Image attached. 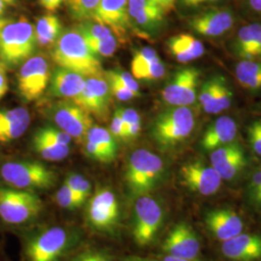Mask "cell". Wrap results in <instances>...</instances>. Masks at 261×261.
I'll return each mask as SVG.
<instances>
[{"mask_svg":"<svg viewBox=\"0 0 261 261\" xmlns=\"http://www.w3.org/2000/svg\"><path fill=\"white\" fill-rule=\"evenodd\" d=\"M208 232L217 241L224 242L244 232L245 224L241 216L231 208H215L204 217Z\"/></svg>","mask_w":261,"mask_h":261,"instance_id":"cell-18","label":"cell"},{"mask_svg":"<svg viewBox=\"0 0 261 261\" xmlns=\"http://www.w3.org/2000/svg\"><path fill=\"white\" fill-rule=\"evenodd\" d=\"M65 184L70 187L76 195L84 198V200H87L91 194L90 182L81 174L73 173L69 175L65 180Z\"/></svg>","mask_w":261,"mask_h":261,"instance_id":"cell-37","label":"cell"},{"mask_svg":"<svg viewBox=\"0 0 261 261\" xmlns=\"http://www.w3.org/2000/svg\"><path fill=\"white\" fill-rule=\"evenodd\" d=\"M181 3L188 8H207L212 6H220L224 0H180Z\"/></svg>","mask_w":261,"mask_h":261,"instance_id":"cell-46","label":"cell"},{"mask_svg":"<svg viewBox=\"0 0 261 261\" xmlns=\"http://www.w3.org/2000/svg\"><path fill=\"white\" fill-rule=\"evenodd\" d=\"M239 125L229 115H221L211 122L203 132L199 141L200 148L206 153L237 140Z\"/></svg>","mask_w":261,"mask_h":261,"instance_id":"cell-20","label":"cell"},{"mask_svg":"<svg viewBox=\"0 0 261 261\" xmlns=\"http://www.w3.org/2000/svg\"><path fill=\"white\" fill-rule=\"evenodd\" d=\"M196 126V113L191 107H168L155 117L150 134L159 147L173 149L192 137Z\"/></svg>","mask_w":261,"mask_h":261,"instance_id":"cell-2","label":"cell"},{"mask_svg":"<svg viewBox=\"0 0 261 261\" xmlns=\"http://www.w3.org/2000/svg\"><path fill=\"white\" fill-rule=\"evenodd\" d=\"M84 140L93 142L98 147L106 151L113 160L116 158L118 146L116 139L112 136L110 130L93 125L90 130H88Z\"/></svg>","mask_w":261,"mask_h":261,"instance_id":"cell-32","label":"cell"},{"mask_svg":"<svg viewBox=\"0 0 261 261\" xmlns=\"http://www.w3.org/2000/svg\"><path fill=\"white\" fill-rule=\"evenodd\" d=\"M180 177L188 189L202 196H214L224 182L210 163L202 159H196L183 165L180 168Z\"/></svg>","mask_w":261,"mask_h":261,"instance_id":"cell-13","label":"cell"},{"mask_svg":"<svg viewBox=\"0 0 261 261\" xmlns=\"http://www.w3.org/2000/svg\"><path fill=\"white\" fill-rule=\"evenodd\" d=\"M128 13L132 27L144 33L157 31L163 25L167 14L151 0H129Z\"/></svg>","mask_w":261,"mask_h":261,"instance_id":"cell-22","label":"cell"},{"mask_svg":"<svg viewBox=\"0 0 261 261\" xmlns=\"http://www.w3.org/2000/svg\"><path fill=\"white\" fill-rule=\"evenodd\" d=\"M151 1L156 3L166 13H168L174 9L175 3H176V0H151Z\"/></svg>","mask_w":261,"mask_h":261,"instance_id":"cell-50","label":"cell"},{"mask_svg":"<svg viewBox=\"0 0 261 261\" xmlns=\"http://www.w3.org/2000/svg\"><path fill=\"white\" fill-rule=\"evenodd\" d=\"M86 219L98 231H115L120 221V206L112 190L102 188L95 192L86 208Z\"/></svg>","mask_w":261,"mask_h":261,"instance_id":"cell-12","label":"cell"},{"mask_svg":"<svg viewBox=\"0 0 261 261\" xmlns=\"http://www.w3.org/2000/svg\"><path fill=\"white\" fill-rule=\"evenodd\" d=\"M166 166L164 160L148 149L136 150L129 158L125 182L134 196L149 195L164 178Z\"/></svg>","mask_w":261,"mask_h":261,"instance_id":"cell-3","label":"cell"},{"mask_svg":"<svg viewBox=\"0 0 261 261\" xmlns=\"http://www.w3.org/2000/svg\"><path fill=\"white\" fill-rule=\"evenodd\" d=\"M39 2L44 9L53 13L59 9L66 0H39Z\"/></svg>","mask_w":261,"mask_h":261,"instance_id":"cell-49","label":"cell"},{"mask_svg":"<svg viewBox=\"0 0 261 261\" xmlns=\"http://www.w3.org/2000/svg\"><path fill=\"white\" fill-rule=\"evenodd\" d=\"M167 46L170 56L182 64L199 59L206 51L203 43L198 38L188 33H181L169 38Z\"/></svg>","mask_w":261,"mask_h":261,"instance_id":"cell-27","label":"cell"},{"mask_svg":"<svg viewBox=\"0 0 261 261\" xmlns=\"http://www.w3.org/2000/svg\"><path fill=\"white\" fill-rule=\"evenodd\" d=\"M85 42L89 48L97 56L111 57L114 55L117 48V40L112 34L105 39H85Z\"/></svg>","mask_w":261,"mask_h":261,"instance_id":"cell-35","label":"cell"},{"mask_svg":"<svg viewBox=\"0 0 261 261\" xmlns=\"http://www.w3.org/2000/svg\"><path fill=\"white\" fill-rule=\"evenodd\" d=\"M3 1L6 5H9V6H15L18 2V0H1Z\"/></svg>","mask_w":261,"mask_h":261,"instance_id":"cell-56","label":"cell"},{"mask_svg":"<svg viewBox=\"0 0 261 261\" xmlns=\"http://www.w3.org/2000/svg\"><path fill=\"white\" fill-rule=\"evenodd\" d=\"M252 199H253V201H254L255 203H257L258 205L261 206V193L259 194V195H257V196H254Z\"/></svg>","mask_w":261,"mask_h":261,"instance_id":"cell-57","label":"cell"},{"mask_svg":"<svg viewBox=\"0 0 261 261\" xmlns=\"http://www.w3.org/2000/svg\"><path fill=\"white\" fill-rule=\"evenodd\" d=\"M222 76L223 75L221 74L210 75L200 84L196 102L199 105L202 112L206 114L210 113L211 108L216 100V96L219 90V85L221 83Z\"/></svg>","mask_w":261,"mask_h":261,"instance_id":"cell-31","label":"cell"},{"mask_svg":"<svg viewBox=\"0 0 261 261\" xmlns=\"http://www.w3.org/2000/svg\"><path fill=\"white\" fill-rule=\"evenodd\" d=\"M201 84V72L196 67H185L171 79L162 90V100L168 107H192L197 101Z\"/></svg>","mask_w":261,"mask_h":261,"instance_id":"cell-10","label":"cell"},{"mask_svg":"<svg viewBox=\"0 0 261 261\" xmlns=\"http://www.w3.org/2000/svg\"><path fill=\"white\" fill-rule=\"evenodd\" d=\"M32 147L41 158L50 162L62 161L70 154V146L44 139L35 133L32 137Z\"/></svg>","mask_w":261,"mask_h":261,"instance_id":"cell-30","label":"cell"},{"mask_svg":"<svg viewBox=\"0 0 261 261\" xmlns=\"http://www.w3.org/2000/svg\"><path fill=\"white\" fill-rule=\"evenodd\" d=\"M257 120H258V123H259V126H260L261 128V118L260 119H257Z\"/></svg>","mask_w":261,"mask_h":261,"instance_id":"cell-58","label":"cell"},{"mask_svg":"<svg viewBox=\"0 0 261 261\" xmlns=\"http://www.w3.org/2000/svg\"><path fill=\"white\" fill-rule=\"evenodd\" d=\"M35 134H37L38 136H40L44 139L53 140V141L57 142L59 144L68 145V146H70V143H71V140H72V138L64 130H62L59 128L53 127V126L42 127V128L38 129L35 132Z\"/></svg>","mask_w":261,"mask_h":261,"instance_id":"cell-38","label":"cell"},{"mask_svg":"<svg viewBox=\"0 0 261 261\" xmlns=\"http://www.w3.org/2000/svg\"><path fill=\"white\" fill-rule=\"evenodd\" d=\"M10 19H4V18H0V33L2 31V29L4 28V27L9 22Z\"/></svg>","mask_w":261,"mask_h":261,"instance_id":"cell-55","label":"cell"},{"mask_svg":"<svg viewBox=\"0 0 261 261\" xmlns=\"http://www.w3.org/2000/svg\"><path fill=\"white\" fill-rule=\"evenodd\" d=\"M118 111L120 112L121 115L122 120H123V124H124V128H125V132L127 130V128L132 125L135 122L140 121V113L137 112L134 109H118ZM125 140V139H124Z\"/></svg>","mask_w":261,"mask_h":261,"instance_id":"cell-45","label":"cell"},{"mask_svg":"<svg viewBox=\"0 0 261 261\" xmlns=\"http://www.w3.org/2000/svg\"><path fill=\"white\" fill-rule=\"evenodd\" d=\"M245 3L252 13L261 17V0H245Z\"/></svg>","mask_w":261,"mask_h":261,"instance_id":"cell-51","label":"cell"},{"mask_svg":"<svg viewBox=\"0 0 261 261\" xmlns=\"http://www.w3.org/2000/svg\"><path fill=\"white\" fill-rule=\"evenodd\" d=\"M51 57L58 67L86 77L103 75L99 56L87 46L75 27L62 31L54 45Z\"/></svg>","mask_w":261,"mask_h":261,"instance_id":"cell-1","label":"cell"},{"mask_svg":"<svg viewBox=\"0 0 261 261\" xmlns=\"http://www.w3.org/2000/svg\"><path fill=\"white\" fill-rule=\"evenodd\" d=\"M44 208L41 197L31 191L0 184V223L7 226H21L31 223Z\"/></svg>","mask_w":261,"mask_h":261,"instance_id":"cell-5","label":"cell"},{"mask_svg":"<svg viewBox=\"0 0 261 261\" xmlns=\"http://www.w3.org/2000/svg\"><path fill=\"white\" fill-rule=\"evenodd\" d=\"M6 8H7V5L3 1L0 0V18H2V16L4 15Z\"/></svg>","mask_w":261,"mask_h":261,"instance_id":"cell-54","label":"cell"},{"mask_svg":"<svg viewBox=\"0 0 261 261\" xmlns=\"http://www.w3.org/2000/svg\"><path fill=\"white\" fill-rule=\"evenodd\" d=\"M35 28L25 18L10 20L0 33V60L6 67L22 64L34 56Z\"/></svg>","mask_w":261,"mask_h":261,"instance_id":"cell-4","label":"cell"},{"mask_svg":"<svg viewBox=\"0 0 261 261\" xmlns=\"http://www.w3.org/2000/svg\"><path fill=\"white\" fill-rule=\"evenodd\" d=\"M233 75L245 91L261 93V60L240 59L234 66Z\"/></svg>","mask_w":261,"mask_h":261,"instance_id":"cell-28","label":"cell"},{"mask_svg":"<svg viewBox=\"0 0 261 261\" xmlns=\"http://www.w3.org/2000/svg\"><path fill=\"white\" fill-rule=\"evenodd\" d=\"M56 201L58 205L64 209L75 210L84 205L86 200L76 195L70 187L64 183V185H62L56 194Z\"/></svg>","mask_w":261,"mask_h":261,"instance_id":"cell-36","label":"cell"},{"mask_svg":"<svg viewBox=\"0 0 261 261\" xmlns=\"http://www.w3.org/2000/svg\"><path fill=\"white\" fill-rule=\"evenodd\" d=\"M73 261H112V258L106 252L93 250L83 252Z\"/></svg>","mask_w":261,"mask_h":261,"instance_id":"cell-44","label":"cell"},{"mask_svg":"<svg viewBox=\"0 0 261 261\" xmlns=\"http://www.w3.org/2000/svg\"><path fill=\"white\" fill-rule=\"evenodd\" d=\"M140 132H141V120L133 123L125 132V140L124 141H132V140H137L140 137Z\"/></svg>","mask_w":261,"mask_h":261,"instance_id":"cell-48","label":"cell"},{"mask_svg":"<svg viewBox=\"0 0 261 261\" xmlns=\"http://www.w3.org/2000/svg\"><path fill=\"white\" fill-rule=\"evenodd\" d=\"M221 252L231 261H261V235L242 232L222 242Z\"/></svg>","mask_w":261,"mask_h":261,"instance_id":"cell-24","label":"cell"},{"mask_svg":"<svg viewBox=\"0 0 261 261\" xmlns=\"http://www.w3.org/2000/svg\"><path fill=\"white\" fill-rule=\"evenodd\" d=\"M236 21L237 18L233 10L220 5L203 8L190 18L188 24L198 36L218 39L231 32Z\"/></svg>","mask_w":261,"mask_h":261,"instance_id":"cell-11","label":"cell"},{"mask_svg":"<svg viewBox=\"0 0 261 261\" xmlns=\"http://www.w3.org/2000/svg\"><path fill=\"white\" fill-rule=\"evenodd\" d=\"M9 89L7 67L0 60V100L6 95Z\"/></svg>","mask_w":261,"mask_h":261,"instance_id":"cell-47","label":"cell"},{"mask_svg":"<svg viewBox=\"0 0 261 261\" xmlns=\"http://www.w3.org/2000/svg\"><path fill=\"white\" fill-rule=\"evenodd\" d=\"M68 230L54 226L25 239L23 253L27 261H59L71 246Z\"/></svg>","mask_w":261,"mask_h":261,"instance_id":"cell-8","label":"cell"},{"mask_svg":"<svg viewBox=\"0 0 261 261\" xmlns=\"http://www.w3.org/2000/svg\"><path fill=\"white\" fill-rule=\"evenodd\" d=\"M163 261H196L191 260V259H183V258H176V257H172V256H169V255H166L164 257Z\"/></svg>","mask_w":261,"mask_h":261,"instance_id":"cell-52","label":"cell"},{"mask_svg":"<svg viewBox=\"0 0 261 261\" xmlns=\"http://www.w3.org/2000/svg\"><path fill=\"white\" fill-rule=\"evenodd\" d=\"M247 135L252 152L261 157V128L258 120H254L249 125Z\"/></svg>","mask_w":261,"mask_h":261,"instance_id":"cell-40","label":"cell"},{"mask_svg":"<svg viewBox=\"0 0 261 261\" xmlns=\"http://www.w3.org/2000/svg\"><path fill=\"white\" fill-rule=\"evenodd\" d=\"M50 114L56 126L79 142H84L88 130L94 125L92 116L72 101L56 103Z\"/></svg>","mask_w":261,"mask_h":261,"instance_id":"cell-15","label":"cell"},{"mask_svg":"<svg viewBox=\"0 0 261 261\" xmlns=\"http://www.w3.org/2000/svg\"><path fill=\"white\" fill-rule=\"evenodd\" d=\"M105 74H106L105 76L107 77V80L123 84L130 90L140 93V85L138 84L137 80L130 73L120 71V70H111L106 72Z\"/></svg>","mask_w":261,"mask_h":261,"instance_id":"cell-39","label":"cell"},{"mask_svg":"<svg viewBox=\"0 0 261 261\" xmlns=\"http://www.w3.org/2000/svg\"><path fill=\"white\" fill-rule=\"evenodd\" d=\"M110 132L112 133V136L116 139V140H119L124 141V139H125V128H124V124H123L120 112H119L118 110L114 112V115L112 117L111 127H110Z\"/></svg>","mask_w":261,"mask_h":261,"instance_id":"cell-43","label":"cell"},{"mask_svg":"<svg viewBox=\"0 0 261 261\" xmlns=\"http://www.w3.org/2000/svg\"><path fill=\"white\" fill-rule=\"evenodd\" d=\"M246 150L238 140L209 153V163L223 181H233L248 167Z\"/></svg>","mask_w":261,"mask_h":261,"instance_id":"cell-16","label":"cell"},{"mask_svg":"<svg viewBox=\"0 0 261 261\" xmlns=\"http://www.w3.org/2000/svg\"><path fill=\"white\" fill-rule=\"evenodd\" d=\"M126 261H158L155 259H150V258H142V257H137V256H132L127 258Z\"/></svg>","mask_w":261,"mask_h":261,"instance_id":"cell-53","label":"cell"},{"mask_svg":"<svg viewBox=\"0 0 261 261\" xmlns=\"http://www.w3.org/2000/svg\"><path fill=\"white\" fill-rule=\"evenodd\" d=\"M30 114L24 108L0 110V144L19 139L28 129Z\"/></svg>","mask_w":261,"mask_h":261,"instance_id":"cell-26","label":"cell"},{"mask_svg":"<svg viewBox=\"0 0 261 261\" xmlns=\"http://www.w3.org/2000/svg\"><path fill=\"white\" fill-rule=\"evenodd\" d=\"M112 97L110 84L103 74L86 77L83 91L72 102L90 115L106 120L110 115Z\"/></svg>","mask_w":261,"mask_h":261,"instance_id":"cell-14","label":"cell"},{"mask_svg":"<svg viewBox=\"0 0 261 261\" xmlns=\"http://www.w3.org/2000/svg\"><path fill=\"white\" fill-rule=\"evenodd\" d=\"M50 64L46 55L39 53L24 61L17 74V89L24 102L38 100L50 81Z\"/></svg>","mask_w":261,"mask_h":261,"instance_id":"cell-9","label":"cell"},{"mask_svg":"<svg viewBox=\"0 0 261 261\" xmlns=\"http://www.w3.org/2000/svg\"><path fill=\"white\" fill-rule=\"evenodd\" d=\"M108 82H109V84H110L112 95H113L119 101H123V102L130 101L133 99L139 98L140 96V93L130 90V89H129L128 87H126L123 84H118V83L113 82V81H109V80H108Z\"/></svg>","mask_w":261,"mask_h":261,"instance_id":"cell-41","label":"cell"},{"mask_svg":"<svg viewBox=\"0 0 261 261\" xmlns=\"http://www.w3.org/2000/svg\"><path fill=\"white\" fill-rule=\"evenodd\" d=\"M164 208L155 197L138 196L134 205L132 233L139 247H147L154 242L164 224Z\"/></svg>","mask_w":261,"mask_h":261,"instance_id":"cell-7","label":"cell"},{"mask_svg":"<svg viewBox=\"0 0 261 261\" xmlns=\"http://www.w3.org/2000/svg\"><path fill=\"white\" fill-rule=\"evenodd\" d=\"M101 0H66L72 19L80 22L93 19Z\"/></svg>","mask_w":261,"mask_h":261,"instance_id":"cell-34","label":"cell"},{"mask_svg":"<svg viewBox=\"0 0 261 261\" xmlns=\"http://www.w3.org/2000/svg\"><path fill=\"white\" fill-rule=\"evenodd\" d=\"M162 249L169 256L196 260L200 253L201 244L194 228L185 222H181L170 229Z\"/></svg>","mask_w":261,"mask_h":261,"instance_id":"cell-17","label":"cell"},{"mask_svg":"<svg viewBox=\"0 0 261 261\" xmlns=\"http://www.w3.org/2000/svg\"><path fill=\"white\" fill-rule=\"evenodd\" d=\"M84 151L89 158L93 159L100 163H105V164L111 163L113 161V159L106 151L98 147L96 144H94L93 142L84 140Z\"/></svg>","mask_w":261,"mask_h":261,"instance_id":"cell-42","label":"cell"},{"mask_svg":"<svg viewBox=\"0 0 261 261\" xmlns=\"http://www.w3.org/2000/svg\"><path fill=\"white\" fill-rule=\"evenodd\" d=\"M258 169H259V170H260V171H261V165H260V166H259V168H258Z\"/></svg>","mask_w":261,"mask_h":261,"instance_id":"cell-59","label":"cell"},{"mask_svg":"<svg viewBox=\"0 0 261 261\" xmlns=\"http://www.w3.org/2000/svg\"><path fill=\"white\" fill-rule=\"evenodd\" d=\"M228 50L239 60H261V22H247L236 29L229 41Z\"/></svg>","mask_w":261,"mask_h":261,"instance_id":"cell-19","label":"cell"},{"mask_svg":"<svg viewBox=\"0 0 261 261\" xmlns=\"http://www.w3.org/2000/svg\"><path fill=\"white\" fill-rule=\"evenodd\" d=\"M86 76L58 67L50 76L48 94L56 98L73 100L83 91Z\"/></svg>","mask_w":261,"mask_h":261,"instance_id":"cell-25","label":"cell"},{"mask_svg":"<svg viewBox=\"0 0 261 261\" xmlns=\"http://www.w3.org/2000/svg\"><path fill=\"white\" fill-rule=\"evenodd\" d=\"M0 179L6 186L34 192L55 186L56 175L37 161L12 160L1 165Z\"/></svg>","mask_w":261,"mask_h":261,"instance_id":"cell-6","label":"cell"},{"mask_svg":"<svg viewBox=\"0 0 261 261\" xmlns=\"http://www.w3.org/2000/svg\"><path fill=\"white\" fill-rule=\"evenodd\" d=\"M129 0H101L93 19L111 28L117 37H124L132 28L128 13Z\"/></svg>","mask_w":261,"mask_h":261,"instance_id":"cell-21","label":"cell"},{"mask_svg":"<svg viewBox=\"0 0 261 261\" xmlns=\"http://www.w3.org/2000/svg\"><path fill=\"white\" fill-rule=\"evenodd\" d=\"M234 101V91L228 80L223 75L219 85V90L216 96V100L211 108L210 115H218L229 110Z\"/></svg>","mask_w":261,"mask_h":261,"instance_id":"cell-33","label":"cell"},{"mask_svg":"<svg viewBox=\"0 0 261 261\" xmlns=\"http://www.w3.org/2000/svg\"><path fill=\"white\" fill-rule=\"evenodd\" d=\"M130 71L137 81L156 82L166 75V64L156 49L143 47L135 51L130 62Z\"/></svg>","mask_w":261,"mask_h":261,"instance_id":"cell-23","label":"cell"},{"mask_svg":"<svg viewBox=\"0 0 261 261\" xmlns=\"http://www.w3.org/2000/svg\"><path fill=\"white\" fill-rule=\"evenodd\" d=\"M61 33V21L54 14L49 13L38 19L35 27V36L38 46L42 47L54 46Z\"/></svg>","mask_w":261,"mask_h":261,"instance_id":"cell-29","label":"cell"}]
</instances>
